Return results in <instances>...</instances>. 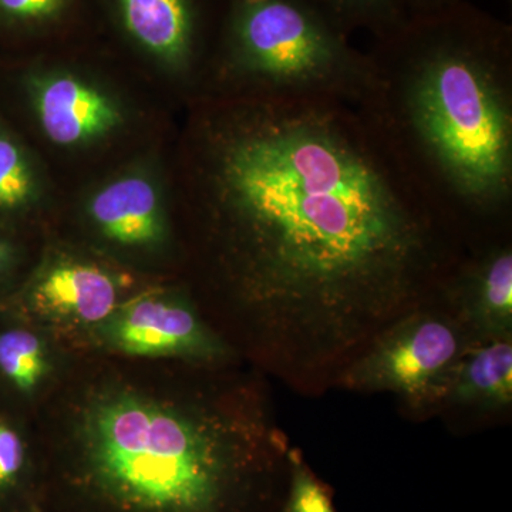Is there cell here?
<instances>
[{
    "instance_id": "obj_1",
    "label": "cell",
    "mask_w": 512,
    "mask_h": 512,
    "mask_svg": "<svg viewBox=\"0 0 512 512\" xmlns=\"http://www.w3.org/2000/svg\"><path fill=\"white\" fill-rule=\"evenodd\" d=\"M215 131L212 192L288 367L355 359L439 296L464 232L359 101L254 97Z\"/></svg>"
},
{
    "instance_id": "obj_2",
    "label": "cell",
    "mask_w": 512,
    "mask_h": 512,
    "mask_svg": "<svg viewBox=\"0 0 512 512\" xmlns=\"http://www.w3.org/2000/svg\"><path fill=\"white\" fill-rule=\"evenodd\" d=\"M363 104L471 247L512 211V28L461 0L367 50Z\"/></svg>"
},
{
    "instance_id": "obj_3",
    "label": "cell",
    "mask_w": 512,
    "mask_h": 512,
    "mask_svg": "<svg viewBox=\"0 0 512 512\" xmlns=\"http://www.w3.org/2000/svg\"><path fill=\"white\" fill-rule=\"evenodd\" d=\"M239 433L225 420L116 394L87 414L84 450L97 484L131 510L229 512L251 474L289 478L284 437Z\"/></svg>"
},
{
    "instance_id": "obj_4",
    "label": "cell",
    "mask_w": 512,
    "mask_h": 512,
    "mask_svg": "<svg viewBox=\"0 0 512 512\" xmlns=\"http://www.w3.org/2000/svg\"><path fill=\"white\" fill-rule=\"evenodd\" d=\"M228 62L255 97L366 100L372 66L316 0H232Z\"/></svg>"
},
{
    "instance_id": "obj_5",
    "label": "cell",
    "mask_w": 512,
    "mask_h": 512,
    "mask_svg": "<svg viewBox=\"0 0 512 512\" xmlns=\"http://www.w3.org/2000/svg\"><path fill=\"white\" fill-rule=\"evenodd\" d=\"M426 305L380 332L343 367L339 383L359 392L393 393L414 407L443 402L474 340L460 319Z\"/></svg>"
},
{
    "instance_id": "obj_6",
    "label": "cell",
    "mask_w": 512,
    "mask_h": 512,
    "mask_svg": "<svg viewBox=\"0 0 512 512\" xmlns=\"http://www.w3.org/2000/svg\"><path fill=\"white\" fill-rule=\"evenodd\" d=\"M451 299L474 342L508 338L512 332V248L507 238L488 242L466 256L448 279Z\"/></svg>"
},
{
    "instance_id": "obj_7",
    "label": "cell",
    "mask_w": 512,
    "mask_h": 512,
    "mask_svg": "<svg viewBox=\"0 0 512 512\" xmlns=\"http://www.w3.org/2000/svg\"><path fill=\"white\" fill-rule=\"evenodd\" d=\"M109 338L131 356L214 359L224 353L188 306L157 299H141L121 311L111 322Z\"/></svg>"
},
{
    "instance_id": "obj_8",
    "label": "cell",
    "mask_w": 512,
    "mask_h": 512,
    "mask_svg": "<svg viewBox=\"0 0 512 512\" xmlns=\"http://www.w3.org/2000/svg\"><path fill=\"white\" fill-rule=\"evenodd\" d=\"M37 114L46 136L60 146H74L109 133L120 114L106 96L73 77L40 84Z\"/></svg>"
},
{
    "instance_id": "obj_9",
    "label": "cell",
    "mask_w": 512,
    "mask_h": 512,
    "mask_svg": "<svg viewBox=\"0 0 512 512\" xmlns=\"http://www.w3.org/2000/svg\"><path fill=\"white\" fill-rule=\"evenodd\" d=\"M117 286L97 266L64 264L43 276L33 293L36 309L77 323H99L116 309Z\"/></svg>"
},
{
    "instance_id": "obj_10",
    "label": "cell",
    "mask_w": 512,
    "mask_h": 512,
    "mask_svg": "<svg viewBox=\"0 0 512 512\" xmlns=\"http://www.w3.org/2000/svg\"><path fill=\"white\" fill-rule=\"evenodd\" d=\"M127 32L147 52L174 66L190 62L197 37L192 0H116Z\"/></svg>"
},
{
    "instance_id": "obj_11",
    "label": "cell",
    "mask_w": 512,
    "mask_h": 512,
    "mask_svg": "<svg viewBox=\"0 0 512 512\" xmlns=\"http://www.w3.org/2000/svg\"><path fill=\"white\" fill-rule=\"evenodd\" d=\"M90 215L101 232L119 244L150 245L164 234L157 192L141 177L107 185L93 198Z\"/></svg>"
},
{
    "instance_id": "obj_12",
    "label": "cell",
    "mask_w": 512,
    "mask_h": 512,
    "mask_svg": "<svg viewBox=\"0 0 512 512\" xmlns=\"http://www.w3.org/2000/svg\"><path fill=\"white\" fill-rule=\"evenodd\" d=\"M446 402L504 409L512 402V339L478 340L468 346L448 384Z\"/></svg>"
},
{
    "instance_id": "obj_13",
    "label": "cell",
    "mask_w": 512,
    "mask_h": 512,
    "mask_svg": "<svg viewBox=\"0 0 512 512\" xmlns=\"http://www.w3.org/2000/svg\"><path fill=\"white\" fill-rule=\"evenodd\" d=\"M45 346L35 333L9 329L0 333V373L16 389L30 393L46 375Z\"/></svg>"
},
{
    "instance_id": "obj_14",
    "label": "cell",
    "mask_w": 512,
    "mask_h": 512,
    "mask_svg": "<svg viewBox=\"0 0 512 512\" xmlns=\"http://www.w3.org/2000/svg\"><path fill=\"white\" fill-rule=\"evenodd\" d=\"M348 35L357 30L373 39L386 36L407 18L399 0H316Z\"/></svg>"
},
{
    "instance_id": "obj_15",
    "label": "cell",
    "mask_w": 512,
    "mask_h": 512,
    "mask_svg": "<svg viewBox=\"0 0 512 512\" xmlns=\"http://www.w3.org/2000/svg\"><path fill=\"white\" fill-rule=\"evenodd\" d=\"M279 512H336L332 490L295 448L291 450L288 488Z\"/></svg>"
},
{
    "instance_id": "obj_16",
    "label": "cell",
    "mask_w": 512,
    "mask_h": 512,
    "mask_svg": "<svg viewBox=\"0 0 512 512\" xmlns=\"http://www.w3.org/2000/svg\"><path fill=\"white\" fill-rule=\"evenodd\" d=\"M33 194V177L20 148L0 136V208L22 207Z\"/></svg>"
},
{
    "instance_id": "obj_17",
    "label": "cell",
    "mask_w": 512,
    "mask_h": 512,
    "mask_svg": "<svg viewBox=\"0 0 512 512\" xmlns=\"http://www.w3.org/2000/svg\"><path fill=\"white\" fill-rule=\"evenodd\" d=\"M26 464V448L18 431L0 420V498L18 485Z\"/></svg>"
},
{
    "instance_id": "obj_18",
    "label": "cell",
    "mask_w": 512,
    "mask_h": 512,
    "mask_svg": "<svg viewBox=\"0 0 512 512\" xmlns=\"http://www.w3.org/2000/svg\"><path fill=\"white\" fill-rule=\"evenodd\" d=\"M66 0H0V12L23 22H43L56 18Z\"/></svg>"
},
{
    "instance_id": "obj_19",
    "label": "cell",
    "mask_w": 512,
    "mask_h": 512,
    "mask_svg": "<svg viewBox=\"0 0 512 512\" xmlns=\"http://www.w3.org/2000/svg\"><path fill=\"white\" fill-rule=\"evenodd\" d=\"M399 2L407 18H412V16L429 15V13L450 8L461 0H399Z\"/></svg>"
},
{
    "instance_id": "obj_20",
    "label": "cell",
    "mask_w": 512,
    "mask_h": 512,
    "mask_svg": "<svg viewBox=\"0 0 512 512\" xmlns=\"http://www.w3.org/2000/svg\"><path fill=\"white\" fill-rule=\"evenodd\" d=\"M9 259V249L6 248V245L3 242H0V272L3 271L6 264H8Z\"/></svg>"
}]
</instances>
